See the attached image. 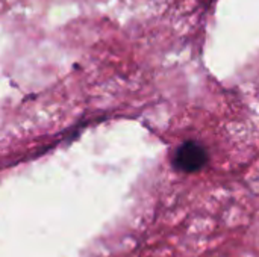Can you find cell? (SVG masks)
<instances>
[{
	"label": "cell",
	"mask_w": 259,
	"mask_h": 257,
	"mask_svg": "<svg viewBox=\"0 0 259 257\" xmlns=\"http://www.w3.org/2000/svg\"><path fill=\"white\" fill-rule=\"evenodd\" d=\"M208 162H209V151L197 139H187L182 144H179L171 158L173 168L176 171L187 173V174L203 170L208 165Z\"/></svg>",
	"instance_id": "6da1fadb"
}]
</instances>
